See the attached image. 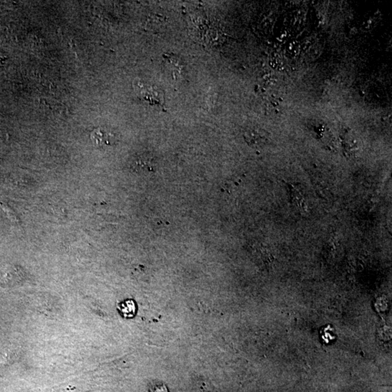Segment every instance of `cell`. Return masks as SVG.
Returning <instances> with one entry per match:
<instances>
[{
  "mask_svg": "<svg viewBox=\"0 0 392 392\" xmlns=\"http://www.w3.org/2000/svg\"><path fill=\"white\" fill-rule=\"evenodd\" d=\"M91 140L97 147L112 146L116 143V137L114 133L104 128H98L94 130L91 134Z\"/></svg>",
  "mask_w": 392,
  "mask_h": 392,
  "instance_id": "cell-2",
  "label": "cell"
},
{
  "mask_svg": "<svg viewBox=\"0 0 392 392\" xmlns=\"http://www.w3.org/2000/svg\"><path fill=\"white\" fill-rule=\"evenodd\" d=\"M118 309H119L121 314H123V316L126 317H132L133 314L135 312V306L133 301H125V302L120 304Z\"/></svg>",
  "mask_w": 392,
  "mask_h": 392,
  "instance_id": "cell-4",
  "label": "cell"
},
{
  "mask_svg": "<svg viewBox=\"0 0 392 392\" xmlns=\"http://www.w3.org/2000/svg\"><path fill=\"white\" fill-rule=\"evenodd\" d=\"M244 138L252 147H262L268 142V138L263 132L256 129L246 130L244 133Z\"/></svg>",
  "mask_w": 392,
  "mask_h": 392,
  "instance_id": "cell-3",
  "label": "cell"
},
{
  "mask_svg": "<svg viewBox=\"0 0 392 392\" xmlns=\"http://www.w3.org/2000/svg\"><path fill=\"white\" fill-rule=\"evenodd\" d=\"M136 90L138 95L143 101L152 106L164 108V94L157 87L149 86L144 84H138Z\"/></svg>",
  "mask_w": 392,
  "mask_h": 392,
  "instance_id": "cell-1",
  "label": "cell"
},
{
  "mask_svg": "<svg viewBox=\"0 0 392 392\" xmlns=\"http://www.w3.org/2000/svg\"><path fill=\"white\" fill-rule=\"evenodd\" d=\"M151 392H168L167 388L164 384L154 385L150 389Z\"/></svg>",
  "mask_w": 392,
  "mask_h": 392,
  "instance_id": "cell-5",
  "label": "cell"
}]
</instances>
